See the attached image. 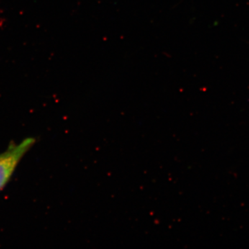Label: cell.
Here are the masks:
<instances>
[{"mask_svg": "<svg viewBox=\"0 0 249 249\" xmlns=\"http://www.w3.org/2000/svg\"><path fill=\"white\" fill-rule=\"evenodd\" d=\"M36 142L35 137H28L19 143L11 142L7 149L0 154V192L9 182L21 160Z\"/></svg>", "mask_w": 249, "mask_h": 249, "instance_id": "6da1fadb", "label": "cell"}]
</instances>
